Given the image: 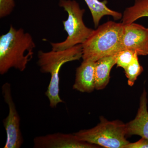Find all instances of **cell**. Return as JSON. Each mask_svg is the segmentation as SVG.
<instances>
[{
    "label": "cell",
    "instance_id": "7c38bea8",
    "mask_svg": "<svg viewBox=\"0 0 148 148\" xmlns=\"http://www.w3.org/2000/svg\"><path fill=\"white\" fill-rule=\"evenodd\" d=\"M90 10L93 23L95 28L98 27L99 22L105 15H110L115 20H119L122 17L121 13L112 10L106 6V1L101 2L98 0H84Z\"/></svg>",
    "mask_w": 148,
    "mask_h": 148
},
{
    "label": "cell",
    "instance_id": "4fadbf2b",
    "mask_svg": "<svg viewBox=\"0 0 148 148\" xmlns=\"http://www.w3.org/2000/svg\"><path fill=\"white\" fill-rule=\"evenodd\" d=\"M143 17H148V0H135L134 5L124 11L122 23L124 25L131 24Z\"/></svg>",
    "mask_w": 148,
    "mask_h": 148
},
{
    "label": "cell",
    "instance_id": "2e32d148",
    "mask_svg": "<svg viewBox=\"0 0 148 148\" xmlns=\"http://www.w3.org/2000/svg\"><path fill=\"white\" fill-rule=\"evenodd\" d=\"M14 0H0V18L10 15L15 7Z\"/></svg>",
    "mask_w": 148,
    "mask_h": 148
},
{
    "label": "cell",
    "instance_id": "8992f818",
    "mask_svg": "<svg viewBox=\"0 0 148 148\" xmlns=\"http://www.w3.org/2000/svg\"><path fill=\"white\" fill-rule=\"evenodd\" d=\"M2 93L8 108V116L3 121L6 133L4 148H19L24 142L20 128V118L14 102L10 84L6 82L2 86Z\"/></svg>",
    "mask_w": 148,
    "mask_h": 148
},
{
    "label": "cell",
    "instance_id": "5b68a950",
    "mask_svg": "<svg viewBox=\"0 0 148 148\" xmlns=\"http://www.w3.org/2000/svg\"><path fill=\"white\" fill-rule=\"evenodd\" d=\"M58 5L68 13L67 20L63 21L64 29L68 36L61 42L50 43L52 50H64L82 44L93 31L86 27L84 22L83 16L85 10L81 8L78 3L75 0H60Z\"/></svg>",
    "mask_w": 148,
    "mask_h": 148
},
{
    "label": "cell",
    "instance_id": "30bf717a",
    "mask_svg": "<svg viewBox=\"0 0 148 148\" xmlns=\"http://www.w3.org/2000/svg\"><path fill=\"white\" fill-rule=\"evenodd\" d=\"M95 61L83 60L77 69L73 88L82 92L90 93L95 89Z\"/></svg>",
    "mask_w": 148,
    "mask_h": 148
},
{
    "label": "cell",
    "instance_id": "9c48e42d",
    "mask_svg": "<svg viewBox=\"0 0 148 148\" xmlns=\"http://www.w3.org/2000/svg\"><path fill=\"white\" fill-rule=\"evenodd\" d=\"M147 92L144 89L140 98V106L134 119L125 123L127 136L137 135L148 140V111Z\"/></svg>",
    "mask_w": 148,
    "mask_h": 148
},
{
    "label": "cell",
    "instance_id": "9a60e30c",
    "mask_svg": "<svg viewBox=\"0 0 148 148\" xmlns=\"http://www.w3.org/2000/svg\"><path fill=\"white\" fill-rule=\"evenodd\" d=\"M138 56L137 53L129 49L121 51L117 54V67L125 69L132 64Z\"/></svg>",
    "mask_w": 148,
    "mask_h": 148
},
{
    "label": "cell",
    "instance_id": "6da1fadb",
    "mask_svg": "<svg viewBox=\"0 0 148 148\" xmlns=\"http://www.w3.org/2000/svg\"><path fill=\"white\" fill-rule=\"evenodd\" d=\"M36 46L32 35L11 25L8 32L0 37V74L4 75L13 68L25 71Z\"/></svg>",
    "mask_w": 148,
    "mask_h": 148
},
{
    "label": "cell",
    "instance_id": "277c9868",
    "mask_svg": "<svg viewBox=\"0 0 148 148\" xmlns=\"http://www.w3.org/2000/svg\"><path fill=\"white\" fill-rule=\"evenodd\" d=\"M74 134L80 140L100 147L124 148L130 143L126 139L125 123L119 120L110 121L103 116L95 127L80 130Z\"/></svg>",
    "mask_w": 148,
    "mask_h": 148
},
{
    "label": "cell",
    "instance_id": "5bb4252c",
    "mask_svg": "<svg viewBox=\"0 0 148 148\" xmlns=\"http://www.w3.org/2000/svg\"><path fill=\"white\" fill-rule=\"evenodd\" d=\"M124 70L127 79V84L130 86L134 85L138 77L144 71L143 66L139 63L138 57Z\"/></svg>",
    "mask_w": 148,
    "mask_h": 148
},
{
    "label": "cell",
    "instance_id": "3957f363",
    "mask_svg": "<svg viewBox=\"0 0 148 148\" xmlns=\"http://www.w3.org/2000/svg\"><path fill=\"white\" fill-rule=\"evenodd\" d=\"M124 24L109 21L93 30L82 44L83 60L96 62L108 56L121 51V40Z\"/></svg>",
    "mask_w": 148,
    "mask_h": 148
},
{
    "label": "cell",
    "instance_id": "ba28073f",
    "mask_svg": "<svg viewBox=\"0 0 148 148\" xmlns=\"http://www.w3.org/2000/svg\"><path fill=\"white\" fill-rule=\"evenodd\" d=\"M129 49L138 55H148V28L132 23L124 25L121 51Z\"/></svg>",
    "mask_w": 148,
    "mask_h": 148
},
{
    "label": "cell",
    "instance_id": "e0dca14e",
    "mask_svg": "<svg viewBox=\"0 0 148 148\" xmlns=\"http://www.w3.org/2000/svg\"><path fill=\"white\" fill-rule=\"evenodd\" d=\"M124 148H148V140L142 138L135 143H130Z\"/></svg>",
    "mask_w": 148,
    "mask_h": 148
},
{
    "label": "cell",
    "instance_id": "52a82bcc",
    "mask_svg": "<svg viewBox=\"0 0 148 148\" xmlns=\"http://www.w3.org/2000/svg\"><path fill=\"white\" fill-rule=\"evenodd\" d=\"M35 148H98L96 145L83 141L73 134L57 133L38 136L34 140Z\"/></svg>",
    "mask_w": 148,
    "mask_h": 148
},
{
    "label": "cell",
    "instance_id": "8fae6325",
    "mask_svg": "<svg viewBox=\"0 0 148 148\" xmlns=\"http://www.w3.org/2000/svg\"><path fill=\"white\" fill-rule=\"evenodd\" d=\"M117 54L100 58L95 63V89L101 90L107 86L110 82V73L116 65Z\"/></svg>",
    "mask_w": 148,
    "mask_h": 148
},
{
    "label": "cell",
    "instance_id": "7a4b0ae2",
    "mask_svg": "<svg viewBox=\"0 0 148 148\" xmlns=\"http://www.w3.org/2000/svg\"><path fill=\"white\" fill-rule=\"evenodd\" d=\"M82 44L64 50L49 52L40 50L38 52L37 64L40 71L51 75L50 82L45 93L51 108H54L59 103H64L59 95V72L61 67L68 62L79 60L82 58Z\"/></svg>",
    "mask_w": 148,
    "mask_h": 148
}]
</instances>
